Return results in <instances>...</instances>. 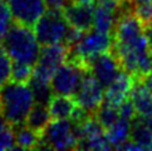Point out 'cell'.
Returning a JSON list of instances; mask_svg holds the SVG:
<instances>
[{
  "instance_id": "cell-14",
  "label": "cell",
  "mask_w": 152,
  "mask_h": 151,
  "mask_svg": "<svg viewBox=\"0 0 152 151\" xmlns=\"http://www.w3.org/2000/svg\"><path fill=\"white\" fill-rule=\"evenodd\" d=\"M132 103L137 115L141 117H152V92L143 78H136L131 92Z\"/></svg>"
},
{
  "instance_id": "cell-13",
  "label": "cell",
  "mask_w": 152,
  "mask_h": 151,
  "mask_svg": "<svg viewBox=\"0 0 152 151\" xmlns=\"http://www.w3.org/2000/svg\"><path fill=\"white\" fill-rule=\"evenodd\" d=\"M62 12L70 26L77 28L82 32H88L93 29L94 8L75 4L70 0Z\"/></svg>"
},
{
  "instance_id": "cell-24",
  "label": "cell",
  "mask_w": 152,
  "mask_h": 151,
  "mask_svg": "<svg viewBox=\"0 0 152 151\" xmlns=\"http://www.w3.org/2000/svg\"><path fill=\"white\" fill-rule=\"evenodd\" d=\"M12 66H13L12 58H10V56L4 49L1 43H0V88L10 81Z\"/></svg>"
},
{
  "instance_id": "cell-25",
  "label": "cell",
  "mask_w": 152,
  "mask_h": 151,
  "mask_svg": "<svg viewBox=\"0 0 152 151\" xmlns=\"http://www.w3.org/2000/svg\"><path fill=\"white\" fill-rule=\"evenodd\" d=\"M118 112H119V117L126 118V120H129V121H132L133 118L137 116V112H136V108H134L131 98L123 101L122 103L118 106Z\"/></svg>"
},
{
  "instance_id": "cell-29",
  "label": "cell",
  "mask_w": 152,
  "mask_h": 151,
  "mask_svg": "<svg viewBox=\"0 0 152 151\" xmlns=\"http://www.w3.org/2000/svg\"><path fill=\"white\" fill-rule=\"evenodd\" d=\"M72 1L75 3V4H79V5H84V7L94 8L97 0H72Z\"/></svg>"
},
{
  "instance_id": "cell-12",
  "label": "cell",
  "mask_w": 152,
  "mask_h": 151,
  "mask_svg": "<svg viewBox=\"0 0 152 151\" xmlns=\"http://www.w3.org/2000/svg\"><path fill=\"white\" fill-rule=\"evenodd\" d=\"M134 77L132 74L122 71L116 79L106 88L103 101L115 107H118L123 101L129 98L134 84Z\"/></svg>"
},
{
  "instance_id": "cell-20",
  "label": "cell",
  "mask_w": 152,
  "mask_h": 151,
  "mask_svg": "<svg viewBox=\"0 0 152 151\" xmlns=\"http://www.w3.org/2000/svg\"><path fill=\"white\" fill-rule=\"evenodd\" d=\"M29 87L31 89V92H33L37 103L48 105L50 97L53 96V89L49 81H45L33 74V77L29 81Z\"/></svg>"
},
{
  "instance_id": "cell-5",
  "label": "cell",
  "mask_w": 152,
  "mask_h": 151,
  "mask_svg": "<svg viewBox=\"0 0 152 151\" xmlns=\"http://www.w3.org/2000/svg\"><path fill=\"white\" fill-rule=\"evenodd\" d=\"M43 142L50 150H75L78 149V137L74 132L73 122L64 120H52L43 131Z\"/></svg>"
},
{
  "instance_id": "cell-22",
  "label": "cell",
  "mask_w": 152,
  "mask_h": 151,
  "mask_svg": "<svg viewBox=\"0 0 152 151\" xmlns=\"http://www.w3.org/2000/svg\"><path fill=\"white\" fill-rule=\"evenodd\" d=\"M34 73V66L29 63L17 62L14 61L12 66V76H10V81L17 83H25L28 84L29 81L33 77Z\"/></svg>"
},
{
  "instance_id": "cell-31",
  "label": "cell",
  "mask_w": 152,
  "mask_h": 151,
  "mask_svg": "<svg viewBox=\"0 0 152 151\" xmlns=\"http://www.w3.org/2000/svg\"><path fill=\"white\" fill-rule=\"evenodd\" d=\"M133 4H152V0H132Z\"/></svg>"
},
{
  "instance_id": "cell-2",
  "label": "cell",
  "mask_w": 152,
  "mask_h": 151,
  "mask_svg": "<svg viewBox=\"0 0 152 151\" xmlns=\"http://www.w3.org/2000/svg\"><path fill=\"white\" fill-rule=\"evenodd\" d=\"M1 45L13 61L35 66L40 53V44L30 26L14 21L1 42Z\"/></svg>"
},
{
  "instance_id": "cell-4",
  "label": "cell",
  "mask_w": 152,
  "mask_h": 151,
  "mask_svg": "<svg viewBox=\"0 0 152 151\" xmlns=\"http://www.w3.org/2000/svg\"><path fill=\"white\" fill-rule=\"evenodd\" d=\"M69 24L62 10L47 9L34 25V33L40 45L63 43L69 30Z\"/></svg>"
},
{
  "instance_id": "cell-21",
  "label": "cell",
  "mask_w": 152,
  "mask_h": 151,
  "mask_svg": "<svg viewBox=\"0 0 152 151\" xmlns=\"http://www.w3.org/2000/svg\"><path fill=\"white\" fill-rule=\"evenodd\" d=\"M94 117L98 120V122L107 130L108 127H111L118 118H119V112L118 107H115L107 102L103 101L101 106L98 107V110L96 111Z\"/></svg>"
},
{
  "instance_id": "cell-23",
  "label": "cell",
  "mask_w": 152,
  "mask_h": 151,
  "mask_svg": "<svg viewBox=\"0 0 152 151\" xmlns=\"http://www.w3.org/2000/svg\"><path fill=\"white\" fill-rule=\"evenodd\" d=\"M14 146V126L0 115V150H13Z\"/></svg>"
},
{
  "instance_id": "cell-30",
  "label": "cell",
  "mask_w": 152,
  "mask_h": 151,
  "mask_svg": "<svg viewBox=\"0 0 152 151\" xmlns=\"http://www.w3.org/2000/svg\"><path fill=\"white\" fill-rule=\"evenodd\" d=\"M146 38L148 43V49L152 54V26H146Z\"/></svg>"
},
{
  "instance_id": "cell-15",
  "label": "cell",
  "mask_w": 152,
  "mask_h": 151,
  "mask_svg": "<svg viewBox=\"0 0 152 151\" xmlns=\"http://www.w3.org/2000/svg\"><path fill=\"white\" fill-rule=\"evenodd\" d=\"M48 110H49L52 120H70L78 107L74 96H64V95H53L48 102Z\"/></svg>"
},
{
  "instance_id": "cell-28",
  "label": "cell",
  "mask_w": 152,
  "mask_h": 151,
  "mask_svg": "<svg viewBox=\"0 0 152 151\" xmlns=\"http://www.w3.org/2000/svg\"><path fill=\"white\" fill-rule=\"evenodd\" d=\"M10 25H12V23H0V43L3 42L5 35L9 32Z\"/></svg>"
},
{
  "instance_id": "cell-19",
  "label": "cell",
  "mask_w": 152,
  "mask_h": 151,
  "mask_svg": "<svg viewBox=\"0 0 152 151\" xmlns=\"http://www.w3.org/2000/svg\"><path fill=\"white\" fill-rule=\"evenodd\" d=\"M50 121H52V117H50L49 110H48V106L35 102L34 106L31 107V110L29 111L28 116H26L25 125L38 132L43 133V131L45 130V127Z\"/></svg>"
},
{
  "instance_id": "cell-6",
  "label": "cell",
  "mask_w": 152,
  "mask_h": 151,
  "mask_svg": "<svg viewBox=\"0 0 152 151\" xmlns=\"http://www.w3.org/2000/svg\"><path fill=\"white\" fill-rule=\"evenodd\" d=\"M84 69L70 62H64L54 72L50 79L53 93L74 96L83 79Z\"/></svg>"
},
{
  "instance_id": "cell-11",
  "label": "cell",
  "mask_w": 152,
  "mask_h": 151,
  "mask_svg": "<svg viewBox=\"0 0 152 151\" xmlns=\"http://www.w3.org/2000/svg\"><path fill=\"white\" fill-rule=\"evenodd\" d=\"M119 17V3L115 0H97L93 14V29L112 34Z\"/></svg>"
},
{
  "instance_id": "cell-7",
  "label": "cell",
  "mask_w": 152,
  "mask_h": 151,
  "mask_svg": "<svg viewBox=\"0 0 152 151\" xmlns=\"http://www.w3.org/2000/svg\"><path fill=\"white\" fill-rule=\"evenodd\" d=\"M67 56H68V47L63 44V43L43 45L39 53V57H38V61L34 66L33 74L50 82L57 68L67 61Z\"/></svg>"
},
{
  "instance_id": "cell-3",
  "label": "cell",
  "mask_w": 152,
  "mask_h": 151,
  "mask_svg": "<svg viewBox=\"0 0 152 151\" xmlns=\"http://www.w3.org/2000/svg\"><path fill=\"white\" fill-rule=\"evenodd\" d=\"M112 34L91 29L86 32L77 44L68 48L67 62L74 63L83 68L84 71H89V63L93 58L112 49Z\"/></svg>"
},
{
  "instance_id": "cell-27",
  "label": "cell",
  "mask_w": 152,
  "mask_h": 151,
  "mask_svg": "<svg viewBox=\"0 0 152 151\" xmlns=\"http://www.w3.org/2000/svg\"><path fill=\"white\" fill-rule=\"evenodd\" d=\"M47 9H53V10H63L66 5L70 0H44Z\"/></svg>"
},
{
  "instance_id": "cell-17",
  "label": "cell",
  "mask_w": 152,
  "mask_h": 151,
  "mask_svg": "<svg viewBox=\"0 0 152 151\" xmlns=\"http://www.w3.org/2000/svg\"><path fill=\"white\" fill-rule=\"evenodd\" d=\"M129 140L140 145L143 150H152V131L143 117L137 115L131 121Z\"/></svg>"
},
{
  "instance_id": "cell-8",
  "label": "cell",
  "mask_w": 152,
  "mask_h": 151,
  "mask_svg": "<svg viewBox=\"0 0 152 151\" xmlns=\"http://www.w3.org/2000/svg\"><path fill=\"white\" fill-rule=\"evenodd\" d=\"M103 97H104L103 86L98 82V79L91 71H84L83 79L80 82L77 93L74 95L77 103L91 115H94L103 102Z\"/></svg>"
},
{
  "instance_id": "cell-1",
  "label": "cell",
  "mask_w": 152,
  "mask_h": 151,
  "mask_svg": "<svg viewBox=\"0 0 152 151\" xmlns=\"http://www.w3.org/2000/svg\"><path fill=\"white\" fill-rule=\"evenodd\" d=\"M35 100L29 86L8 82L0 88V115L15 127L24 125Z\"/></svg>"
},
{
  "instance_id": "cell-10",
  "label": "cell",
  "mask_w": 152,
  "mask_h": 151,
  "mask_svg": "<svg viewBox=\"0 0 152 151\" xmlns=\"http://www.w3.org/2000/svg\"><path fill=\"white\" fill-rule=\"evenodd\" d=\"M14 21L33 28L47 10L44 0H8Z\"/></svg>"
},
{
  "instance_id": "cell-9",
  "label": "cell",
  "mask_w": 152,
  "mask_h": 151,
  "mask_svg": "<svg viewBox=\"0 0 152 151\" xmlns=\"http://www.w3.org/2000/svg\"><path fill=\"white\" fill-rule=\"evenodd\" d=\"M89 71L93 73V76L106 89L123 69L118 58L111 49L108 52L101 53L99 56L92 59L89 63Z\"/></svg>"
},
{
  "instance_id": "cell-26",
  "label": "cell",
  "mask_w": 152,
  "mask_h": 151,
  "mask_svg": "<svg viewBox=\"0 0 152 151\" xmlns=\"http://www.w3.org/2000/svg\"><path fill=\"white\" fill-rule=\"evenodd\" d=\"M13 15L8 0H0V23H12Z\"/></svg>"
},
{
  "instance_id": "cell-32",
  "label": "cell",
  "mask_w": 152,
  "mask_h": 151,
  "mask_svg": "<svg viewBox=\"0 0 152 151\" xmlns=\"http://www.w3.org/2000/svg\"><path fill=\"white\" fill-rule=\"evenodd\" d=\"M147 26H152V18H151V20H150V23L147 24Z\"/></svg>"
},
{
  "instance_id": "cell-16",
  "label": "cell",
  "mask_w": 152,
  "mask_h": 151,
  "mask_svg": "<svg viewBox=\"0 0 152 151\" xmlns=\"http://www.w3.org/2000/svg\"><path fill=\"white\" fill-rule=\"evenodd\" d=\"M15 146L13 150H30L38 149L43 140V133L24 125L14 127Z\"/></svg>"
},
{
  "instance_id": "cell-33",
  "label": "cell",
  "mask_w": 152,
  "mask_h": 151,
  "mask_svg": "<svg viewBox=\"0 0 152 151\" xmlns=\"http://www.w3.org/2000/svg\"><path fill=\"white\" fill-rule=\"evenodd\" d=\"M115 1H117V3H122V1H124V0H115Z\"/></svg>"
},
{
  "instance_id": "cell-18",
  "label": "cell",
  "mask_w": 152,
  "mask_h": 151,
  "mask_svg": "<svg viewBox=\"0 0 152 151\" xmlns=\"http://www.w3.org/2000/svg\"><path fill=\"white\" fill-rule=\"evenodd\" d=\"M106 133H107L108 141H110L112 149L121 150L122 145L126 142L127 140H129V133H131V121L119 117L111 127L107 128Z\"/></svg>"
}]
</instances>
